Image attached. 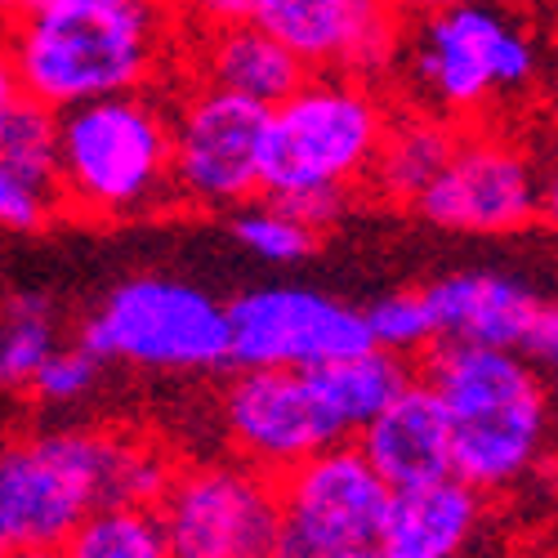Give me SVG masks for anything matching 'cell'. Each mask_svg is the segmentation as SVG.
<instances>
[{
  "instance_id": "cb8c5ba5",
  "label": "cell",
  "mask_w": 558,
  "mask_h": 558,
  "mask_svg": "<svg viewBox=\"0 0 558 558\" xmlns=\"http://www.w3.org/2000/svg\"><path fill=\"white\" fill-rule=\"evenodd\" d=\"M228 228H232V238H238V246H246L255 259H268V264H300L317 246V232L304 228L272 197H251L242 206H232Z\"/></svg>"
},
{
  "instance_id": "f1b7e54d",
  "label": "cell",
  "mask_w": 558,
  "mask_h": 558,
  "mask_svg": "<svg viewBox=\"0 0 558 558\" xmlns=\"http://www.w3.org/2000/svg\"><path fill=\"white\" fill-rule=\"evenodd\" d=\"M23 104V81H19V68H14V54H10V40L0 36V125L10 121V112Z\"/></svg>"
},
{
  "instance_id": "8992f818",
  "label": "cell",
  "mask_w": 558,
  "mask_h": 558,
  "mask_svg": "<svg viewBox=\"0 0 558 558\" xmlns=\"http://www.w3.org/2000/svg\"><path fill=\"white\" fill-rule=\"evenodd\" d=\"M389 108L362 76L308 72L282 104L264 112L259 193H353L366 189Z\"/></svg>"
},
{
  "instance_id": "ffe728a7",
  "label": "cell",
  "mask_w": 558,
  "mask_h": 558,
  "mask_svg": "<svg viewBox=\"0 0 558 558\" xmlns=\"http://www.w3.org/2000/svg\"><path fill=\"white\" fill-rule=\"evenodd\" d=\"M313 380L322 389V402L331 407L336 425L344 429V438H353L411 380V366L407 357H393L385 349H362V353L313 366Z\"/></svg>"
},
{
  "instance_id": "1f68e13d",
  "label": "cell",
  "mask_w": 558,
  "mask_h": 558,
  "mask_svg": "<svg viewBox=\"0 0 558 558\" xmlns=\"http://www.w3.org/2000/svg\"><path fill=\"white\" fill-rule=\"evenodd\" d=\"M23 10H27V0H0V36L23 19Z\"/></svg>"
},
{
  "instance_id": "d4e9b609",
  "label": "cell",
  "mask_w": 558,
  "mask_h": 558,
  "mask_svg": "<svg viewBox=\"0 0 558 558\" xmlns=\"http://www.w3.org/2000/svg\"><path fill=\"white\" fill-rule=\"evenodd\" d=\"M362 322H366L371 349H385L393 357H415L438 344L434 317H429V304L421 291H393V295L376 300L371 308H362Z\"/></svg>"
},
{
  "instance_id": "4316f807",
  "label": "cell",
  "mask_w": 558,
  "mask_h": 558,
  "mask_svg": "<svg viewBox=\"0 0 558 558\" xmlns=\"http://www.w3.org/2000/svg\"><path fill=\"white\" fill-rule=\"evenodd\" d=\"M59 215L50 189H36L32 179L0 161V232H40Z\"/></svg>"
},
{
  "instance_id": "4dcf8cb0",
  "label": "cell",
  "mask_w": 558,
  "mask_h": 558,
  "mask_svg": "<svg viewBox=\"0 0 558 558\" xmlns=\"http://www.w3.org/2000/svg\"><path fill=\"white\" fill-rule=\"evenodd\" d=\"M95 5H117V0H27V10H95Z\"/></svg>"
},
{
  "instance_id": "30bf717a",
  "label": "cell",
  "mask_w": 558,
  "mask_h": 558,
  "mask_svg": "<svg viewBox=\"0 0 558 558\" xmlns=\"http://www.w3.org/2000/svg\"><path fill=\"white\" fill-rule=\"evenodd\" d=\"M264 112L215 85L183 81L170 108V193L197 210H232L259 197Z\"/></svg>"
},
{
  "instance_id": "8fae6325",
  "label": "cell",
  "mask_w": 558,
  "mask_h": 558,
  "mask_svg": "<svg viewBox=\"0 0 558 558\" xmlns=\"http://www.w3.org/2000/svg\"><path fill=\"white\" fill-rule=\"evenodd\" d=\"M228 308V366L313 371L371 349L362 308L313 287H259Z\"/></svg>"
},
{
  "instance_id": "7402d4cb",
  "label": "cell",
  "mask_w": 558,
  "mask_h": 558,
  "mask_svg": "<svg viewBox=\"0 0 558 558\" xmlns=\"http://www.w3.org/2000/svg\"><path fill=\"white\" fill-rule=\"evenodd\" d=\"M59 349V313L54 304L19 291L0 304V393H27L36 366Z\"/></svg>"
},
{
  "instance_id": "44dd1931",
  "label": "cell",
  "mask_w": 558,
  "mask_h": 558,
  "mask_svg": "<svg viewBox=\"0 0 558 558\" xmlns=\"http://www.w3.org/2000/svg\"><path fill=\"white\" fill-rule=\"evenodd\" d=\"M59 558H174L153 505H99L72 527Z\"/></svg>"
},
{
  "instance_id": "f546056e",
  "label": "cell",
  "mask_w": 558,
  "mask_h": 558,
  "mask_svg": "<svg viewBox=\"0 0 558 558\" xmlns=\"http://www.w3.org/2000/svg\"><path fill=\"white\" fill-rule=\"evenodd\" d=\"M272 558H385L376 545H344V549H308V545H291L277 541Z\"/></svg>"
},
{
  "instance_id": "ac0fdd59",
  "label": "cell",
  "mask_w": 558,
  "mask_h": 558,
  "mask_svg": "<svg viewBox=\"0 0 558 558\" xmlns=\"http://www.w3.org/2000/svg\"><path fill=\"white\" fill-rule=\"evenodd\" d=\"M487 523V496L456 474L389 492L376 549L385 558H464Z\"/></svg>"
},
{
  "instance_id": "4fadbf2b",
  "label": "cell",
  "mask_w": 558,
  "mask_h": 558,
  "mask_svg": "<svg viewBox=\"0 0 558 558\" xmlns=\"http://www.w3.org/2000/svg\"><path fill=\"white\" fill-rule=\"evenodd\" d=\"M277 500H282V536L308 549H344L376 545L389 487L353 447V438L331 442L287 474H277Z\"/></svg>"
},
{
  "instance_id": "6da1fadb",
  "label": "cell",
  "mask_w": 558,
  "mask_h": 558,
  "mask_svg": "<svg viewBox=\"0 0 558 558\" xmlns=\"http://www.w3.org/2000/svg\"><path fill=\"white\" fill-rule=\"evenodd\" d=\"M170 456L144 434L54 425L0 442V558L59 549L99 505H157Z\"/></svg>"
},
{
  "instance_id": "d6986e66",
  "label": "cell",
  "mask_w": 558,
  "mask_h": 558,
  "mask_svg": "<svg viewBox=\"0 0 558 558\" xmlns=\"http://www.w3.org/2000/svg\"><path fill=\"white\" fill-rule=\"evenodd\" d=\"M456 130L460 125H451L434 112H421V108L398 117V121L389 117L380 153H376L371 174H366V189H376L385 202L415 206V197H421L429 189V179L442 170Z\"/></svg>"
},
{
  "instance_id": "52a82bcc",
  "label": "cell",
  "mask_w": 558,
  "mask_h": 558,
  "mask_svg": "<svg viewBox=\"0 0 558 558\" xmlns=\"http://www.w3.org/2000/svg\"><path fill=\"white\" fill-rule=\"evenodd\" d=\"M104 366L125 362L166 376H206L228 366V308L179 277L144 272L112 287L81 322V340Z\"/></svg>"
},
{
  "instance_id": "836d02e7",
  "label": "cell",
  "mask_w": 558,
  "mask_h": 558,
  "mask_svg": "<svg viewBox=\"0 0 558 558\" xmlns=\"http://www.w3.org/2000/svg\"><path fill=\"white\" fill-rule=\"evenodd\" d=\"M5 558H59V549H27V554H5Z\"/></svg>"
},
{
  "instance_id": "7a4b0ae2",
  "label": "cell",
  "mask_w": 558,
  "mask_h": 558,
  "mask_svg": "<svg viewBox=\"0 0 558 558\" xmlns=\"http://www.w3.org/2000/svg\"><path fill=\"white\" fill-rule=\"evenodd\" d=\"M425 385L447 415L451 474L487 500L527 483L549 451L545 371L509 349L438 340Z\"/></svg>"
},
{
  "instance_id": "5bb4252c",
  "label": "cell",
  "mask_w": 558,
  "mask_h": 558,
  "mask_svg": "<svg viewBox=\"0 0 558 558\" xmlns=\"http://www.w3.org/2000/svg\"><path fill=\"white\" fill-rule=\"evenodd\" d=\"M402 0H264L259 23L304 72L376 81L393 68L407 32Z\"/></svg>"
},
{
  "instance_id": "9a60e30c",
  "label": "cell",
  "mask_w": 558,
  "mask_h": 558,
  "mask_svg": "<svg viewBox=\"0 0 558 558\" xmlns=\"http://www.w3.org/2000/svg\"><path fill=\"white\" fill-rule=\"evenodd\" d=\"M438 340L509 349L549 371L558 357V308L509 272H447L421 287Z\"/></svg>"
},
{
  "instance_id": "7c38bea8",
  "label": "cell",
  "mask_w": 558,
  "mask_h": 558,
  "mask_svg": "<svg viewBox=\"0 0 558 558\" xmlns=\"http://www.w3.org/2000/svg\"><path fill=\"white\" fill-rule=\"evenodd\" d=\"M219 415L232 456L259 464L272 478L287 474L304 456L344 442V429L322 402L313 371L238 366V376L223 389Z\"/></svg>"
},
{
  "instance_id": "3957f363",
  "label": "cell",
  "mask_w": 558,
  "mask_h": 558,
  "mask_svg": "<svg viewBox=\"0 0 558 558\" xmlns=\"http://www.w3.org/2000/svg\"><path fill=\"white\" fill-rule=\"evenodd\" d=\"M5 40L23 95L63 112L148 89L179 54V23L166 0H117L95 10H23Z\"/></svg>"
},
{
  "instance_id": "e0dca14e",
  "label": "cell",
  "mask_w": 558,
  "mask_h": 558,
  "mask_svg": "<svg viewBox=\"0 0 558 558\" xmlns=\"http://www.w3.org/2000/svg\"><path fill=\"white\" fill-rule=\"evenodd\" d=\"M353 447L380 474L389 492L421 487L451 474L447 415L425 380H407L371 421L353 434Z\"/></svg>"
},
{
  "instance_id": "d6a6232c",
  "label": "cell",
  "mask_w": 558,
  "mask_h": 558,
  "mask_svg": "<svg viewBox=\"0 0 558 558\" xmlns=\"http://www.w3.org/2000/svg\"><path fill=\"white\" fill-rule=\"evenodd\" d=\"M402 5H407V10H415V14H421V10H442V5H464V0H402Z\"/></svg>"
},
{
  "instance_id": "2e32d148",
  "label": "cell",
  "mask_w": 558,
  "mask_h": 558,
  "mask_svg": "<svg viewBox=\"0 0 558 558\" xmlns=\"http://www.w3.org/2000/svg\"><path fill=\"white\" fill-rule=\"evenodd\" d=\"M174 59L183 68V81L215 85L223 95L251 99L259 108L282 104L308 76L295 63V54L259 19L232 23V27H210V32H179Z\"/></svg>"
},
{
  "instance_id": "603a6c76",
  "label": "cell",
  "mask_w": 558,
  "mask_h": 558,
  "mask_svg": "<svg viewBox=\"0 0 558 558\" xmlns=\"http://www.w3.org/2000/svg\"><path fill=\"white\" fill-rule=\"evenodd\" d=\"M0 161H5L10 170H19L23 179H32L36 189L54 193V174H59V112L23 95V104L10 112V121L0 125Z\"/></svg>"
},
{
  "instance_id": "277c9868",
  "label": "cell",
  "mask_w": 558,
  "mask_h": 558,
  "mask_svg": "<svg viewBox=\"0 0 558 558\" xmlns=\"http://www.w3.org/2000/svg\"><path fill=\"white\" fill-rule=\"evenodd\" d=\"M393 63L415 108L451 125H500L541 85V45L505 0L421 10Z\"/></svg>"
},
{
  "instance_id": "83f0119b",
  "label": "cell",
  "mask_w": 558,
  "mask_h": 558,
  "mask_svg": "<svg viewBox=\"0 0 558 558\" xmlns=\"http://www.w3.org/2000/svg\"><path fill=\"white\" fill-rule=\"evenodd\" d=\"M179 32H210V27H232L259 19L264 0H166Z\"/></svg>"
},
{
  "instance_id": "5b68a950",
  "label": "cell",
  "mask_w": 558,
  "mask_h": 558,
  "mask_svg": "<svg viewBox=\"0 0 558 558\" xmlns=\"http://www.w3.org/2000/svg\"><path fill=\"white\" fill-rule=\"evenodd\" d=\"M59 215L121 223L174 202L170 193V104L148 89L108 95L59 112Z\"/></svg>"
},
{
  "instance_id": "484cf974",
  "label": "cell",
  "mask_w": 558,
  "mask_h": 558,
  "mask_svg": "<svg viewBox=\"0 0 558 558\" xmlns=\"http://www.w3.org/2000/svg\"><path fill=\"white\" fill-rule=\"evenodd\" d=\"M99 376H104V362L89 353L85 344H72V349L59 344L50 357L36 366L27 393H32L36 402H45V407H72V402H81V398L95 393Z\"/></svg>"
},
{
  "instance_id": "ba28073f",
  "label": "cell",
  "mask_w": 558,
  "mask_h": 558,
  "mask_svg": "<svg viewBox=\"0 0 558 558\" xmlns=\"http://www.w3.org/2000/svg\"><path fill=\"white\" fill-rule=\"evenodd\" d=\"M153 514L174 558H272L282 536L277 478L242 456L174 464Z\"/></svg>"
},
{
  "instance_id": "9c48e42d",
  "label": "cell",
  "mask_w": 558,
  "mask_h": 558,
  "mask_svg": "<svg viewBox=\"0 0 558 558\" xmlns=\"http://www.w3.org/2000/svg\"><path fill=\"white\" fill-rule=\"evenodd\" d=\"M545 179L536 153L500 125H460L442 170L415 197L434 228L505 238L545 215Z\"/></svg>"
}]
</instances>
